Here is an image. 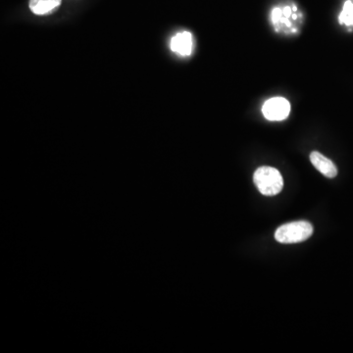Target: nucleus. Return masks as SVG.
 Here are the masks:
<instances>
[{"label": "nucleus", "instance_id": "1", "mask_svg": "<svg viewBox=\"0 0 353 353\" xmlns=\"http://www.w3.org/2000/svg\"><path fill=\"white\" fill-rule=\"evenodd\" d=\"M253 182L258 190L267 196L280 193L284 186V180L281 173L276 168L262 166L255 171Z\"/></svg>", "mask_w": 353, "mask_h": 353}, {"label": "nucleus", "instance_id": "7", "mask_svg": "<svg viewBox=\"0 0 353 353\" xmlns=\"http://www.w3.org/2000/svg\"><path fill=\"white\" fill-rule=\"evenodd\" d=\"M338 22L341 25L353 26V3L350 0L344 3L343 9L338 17Z\"/></svg>", "mask_w": 353, "mask_h": 353}, {"label": "nucleus", "instance_id": "5", "mask_svg": "<svg viewBox=\"0 0 353 353\" xmlns=\"http://www.w3.org/2000/svg\"><path fill=\"white\" fill-rule=\"evenodd\" d=\"M310 161L313 164V166L325 177L330 179L336 178L337 175V169L331 159L327 158L320 152H313L310 154Z\"/></svg>", "mask_w": 353, "mask_h": 353}, {"label": "nucleus", "instance_id": "4", "mask_svg": "<svg viewBox=\"0 0 353 353\" xmlns=\"http://www.w3.org/2000/svg\"><path fill=\"white\" fill-rule=\"evenodd\" d=\"M192 34L189 32H181L172 37L170 42L171 51L181 56H189L192 52Z\"/></svg>", "mask_w": 353, "mask_h": 353}, {"label": "nucleus", "instance_id": "6", "mask_svg": "<svg viewBox=\"0 0 353 353\" xmlns=\"http://www.w3.org/2000/svg\"><path fill=\"white\" fill-rule=\"evenodd\" d=\"M61 4V0H31L30 9L35 15H45Z\"/></svg>", "mask_w": 353, "mask_h": 353}, {"label": "nucleus", "instance_id": "3", "mask_svg": "<svg viewBox=\"0 0 353 353\" xmlns=\"http://www.w3.org/2000/svg\"><path fill=\"white\" fill-rule=\"evenodd\" d=\"M262 112L269 121H283L289 115L290 104L284 97L270 98L264 103Z\"/></svg>", "mask_w": 353, "mask_h": 353}, {"label": "nucleus", "instance_id": "2", "mask_svg": "<svg viewBox=\"0 0 353 353\" xmlns=\"http://www.w3.org/2000/svg\"><path fill=\"white\" fill-rule=\"evenodd\" d=\"M313 235V226L307 221H295L284 224L275 233V238L280 243H298Z\"/></svg>", "mask_w": 353, "mask_h": 353}]
</instances>
